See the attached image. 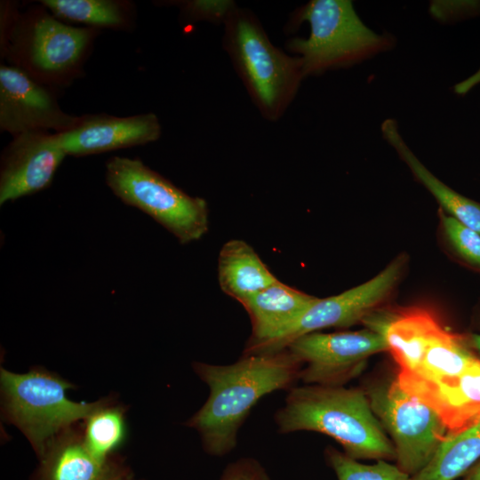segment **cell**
<instances>
[{
    "label": "cell",
    "instance_id": "6da1fadb",
    "mask_svg": "<svg viewBox=\"0 0 480 480\" xmlns=\"http://www.w3.org/2000/svg\"><path fill=\"white\" fill-rule=\"evenodd\" d=\"M363 323L385 339L399 368L396 377L399 386L430 407L456 390L480 366V358L464 339L448 331L427 309L375 311Z\"/></svg>",
    "mask_w": 480,
    "mask_h": 480
},
{
    "label": "cell",
    "instance_id": "7a4b0ae2",
    "mask_svg": "<svg viewBox=\"0 0 480 480\" xmlns=\"http://www.w3.org/2000/svg\"><path fill=\"white\" fill-rule=\"evenodd\" d=\"M193 369L210 394L186 424L200 434L208 454L222 457L236 447L238 430L260 399L293 388L301 364L285 348L244 355L228 365L194 362Z\"/></svg>",
    "mask_w": 480,
    "mask_h": 480
},
{
    "label": "cell",
    "instance_id": "3957f363",
    "mask_svg": "<svg viewBox=\"0 0 480 480\" xmlns=\"http://www.w3.org/2000/svg\"><path fill=\"white\" fill-rule=\"evenodd\" d=\"M289 390L275 414L279 433L314 431L332 437L354 460H396L394 445L363 390L321 385Z\"/></svg>",
    "mask_w": 480,
    "mask_h": 480
},
{
    "label": "cell",
    "instance_id": "277c9868",
    "mask_svg": "<svg viewBox=\"0 0 480 480\" xmlns=\"http://www.w3.org/2000/svg\"><path fill=\"white\" fill-rule=\"evenodd\" d=\"M41 6L23 13L2 11V54L52 89L67 86L82 74L100 30L64 22Z\"/></svg>",
    "mask_w": 480,
    "mask_h": 480
},
{
    "label": "cell",
    "instance_id": "5b68a950",
    "mask_svg": "<svg viewBox=\"0 0 480 480\" xmlns=\"http://www.w3.org/2000/svg\"><path fill=\"white\" fill-rule=\"evenodd\" d=\"M303 21L308 37L292 38L287 48L300 54L304 76L352 66L395 45L390 34L369 28L348 0H312L295 12L292 26Z\"/></svg>",
    "mask_w": 480,
    "mask_h": 480
},
{
    "label": "cell",
    "instance_id": "8992f818",
    "mask_svg": "<svg viewBox=\"0 0 480 480\" xmlns=\"http://www.w3.org/2000/svg\"><path fill=\"white\" fill-rule=\"evenodd\" d=\"M0 387L4 420L22 432L39 459L55 436L84 421L104 401L70 400L67 392L75 386L41 366L26 373L1 368Z\"/></svg>",
    "mask_w": 480,
    "mask_h": 480
},
{
    "label": "cell",
    "instance_id": "52a82bcc",
    "mask_svg": "<svg viewBox=\"0 0 480 480\" xmlns=\"http://www.w3.org/2000/svg\"><path fill=\"white\" fill-rule=\"evenodd\" d=\"M224 46L262 115L276 120L305 77L300 58L274 46L258 20L245 10L227 13Z\"/></svg>",
    "mask_w": 480,
    "mask_h": 480
},
{
    "label": "cell",
    "instance_id": "ba28073f",
    "mask_svg": "<svg viewBox=\"0 0 480 480\" xmlns=\"http://www.w3.org/2000/svg\"><path fill=\"white\" fill-rule=\"evenodd\" d=\"M106 183L124 204L149 215L181 244L198 240L208 230L206 202L186 194L139 158H109Z\"/></svg>",
    "mask_w": 480,
    "mask_h": 480
},
{
    "label": "cell",
    "instance_id": "9c48e42d",
    "mask_svg": "<svg viewBox=\"0 0 480 480\" xmlns=\"http://www.w3.org/2000/svg\"><path fill=\"white\" fill-rule=\"evenodd\" d=\"M367 396L373 413L391 437L396 465L415 476L450 435L442 418L430 406L406 393L396 379L372 387Z\"/></svg>",
    "mask_w": 480,
    "mask_h": 480
},
{
    "label": "cell",
    "instance_id": "30bf717a",
    "mask_svg": "<svg viewBox=\"0 0 480 480\" xmlns=\"http://www.w3.org/2000/svg\"><path fill=\"white\" fill-rule=\"evenodd\" d=\"M287 348L301 364L300 379L307 385L342 386L357 375L367 359L388 351L383 336L371 329L332 333L310 332Z\"/></svg>",
    "mask_w": 480,
    "mask_h": 480
},
{
    "label": "cell",
    "instance_id": "8fae6325",
    "mask_svg": "<svg viewBox=\"0 0 480 480\" xmlns=\"http://www.w3.org/2000/svg\"><path fill=\"white\" fill-rule=\"evenodd\" d=\"M405 261L404 256L398 257L369 281L338 295L318 298L284 335L255 354L285 349L299 337L321 329L363 323L393 292Z\"/></svg>",
    "mask_w": 480,
    "mask_h": 480
},
{
    "label": "cell",
    "instance_id": "7c38bea8",
    "mask_svg": "<svg viewBox=\"0 0 480 480\" xmlns=\"http://www.w3.org/2000/svg\"><path fill=\"white\" fill-rule=\"evenodd\" d=\"M79 120L61 109L53 89L20 68L0 66V129L12 137L32 131L63 132Z\"/></svg>",
    "mask_w": 480,
    "mask_h": 480
},
{
    "label": "cell",
    "instance_id": "4fadbf2b",
    "mask_svg": "<svg viewBox=\"0 0 480 480\" xmlns=\"http://www.w3.org/2000/svg\"><path fill=\"white\" fill-rule=\"evenodd\" d=\"M66 156L54 132L14 136L1 156L0 204L47 188Z\"/></svg>",
    "mask_w": 480,
    "mask_h": 480
},
{
    "label": "cell",
    "instance_id": "5bb4252c",
    "mask_svg": "<svg viewBox=\"0 0 480 480\" xmlns=\"http://www.w3.org/2000/svg\"><path fill=\"white\" fill-rule=\"evenodd\" d=\"M56 134L67 156H84L153 142L161 135V124L153 113L88 114L80 116L71 129Z\"/></svg>",
    "mask_w": 480,
    "mask_h": 480
},
{
    "label": "cell",
    "instance_id": "9a60e30c",
    "mask_svg": "<svg viewBox=\"0 0 480 480\" xmlns=\"http://www.w3.org/2000/svg\"><path fill=\"white\" fill-rule=\"evenodd\" d=\"M39 460L36 480H127L132 476L117 456L93 454L84 443L79 423L55 436Z\"/></svg>",
    "mask_w": 480,
    "mask_h": 480
},
{
    "label": "cell",
    "instance_id": "2e32d148",
    "mask_svg": "<svg viewBox=\"0 0 480 480\" xmlns=\"http://www.w3.org/2000/svg\"><path fill=\"white\" fill-rule=\"evenodd\" d=\"M317 299L278 280L241 302L252 328L244 355L255 354L280 339Z\"/></svg>",
    "mask_w": 480,
    "mask_h": 480
},
{
    "label": "cell",
    "instance_id": "e0dca14e",
    "mask_svg": "<svg viewBox=\"0 0 480 480\" xmlns=\"http://www.w3.org/2000/svg\"><path fill=\"white\" fill-rule=\"evenodd\" d=\"M380 130L384 140L396 150L416 180L430 192L442 208L460 223L480 234V204L459 194L432 174L409 148L395 119H386Z\"/></svg>",
    "mask_w": 480,
    "mask_h": 480
},
{
    "label": "cell",
    "instance_id": "ac0fdd59",
    "mask_svg": "<svg viewBox=\"0 0 480 480\" xmlns=\"http://www.w3.org/2000/svg\"><path fill=\"white\" fill-rule=\"evenodd\" d=\"M218 280L221 290L240 303L278 281L253 248L239 239L220 249Z\"/></svg>",
    "mask_w": 480,
    "mask_h": 480
},
{
    "label": "cell",
    "instance_id": "d6986e66",
    "mask_svg": "<svg viewBox=\"0 0 480 480\" xmlns=\"http://www.w3.org/2000/svg\"><path fill=\"white\" fill-rule=\"evenodd\" d=\"M52 15L64 22L92 28L127 29L134 20V6L122 0H41Z\"/></svg>",
    "mask_w": 480,
    "mask_h": 480
},
{
    "label": "cell",
    "instance_id": "ffe728a7",
    "mask_svg": "<svg viewBox=\"0 0 480 480\" xmlns=\"http://www.w3.org/2000/svg\"><path fill=\"white\" fill-rule=\"evenodd\" d=\"M479 460L480 420L470 428L448 436L412 480H455Z\"/></svg>",
    "mask_w": 480,
    "mask_h": 480
},
{
    "label": "cell",
    "instance_id": "44dd1931",
    "mask_svg": "<svg viewBox=\"0 0 480 480\" xmlns=\"http://www.w3.org/2000/svg\"><path fill=\"white\" fill-rule=\"evenodd\" d=\"M125 412L124 404H118L113 396H106L101 405L84 420V440L93 454L100 458L111 457L124 443Z\"/></svg>",
    "mask_w": 480,
    "mask_h": 480
},
{
    "label": "cell",
    "instance_id": "7402d4cb",
    "mask_svg": "<svg viewBox=\"0 0 480 480\" xmlns=\"http://www.w3.org/2000/svg\"><path fill=\"white\" fill-rule=\"evenodd\" d=\"M328 464L338 480H412V476L388 460L361 463L334 448L325 452Z\"/></svg>",
    "mask_w": 480,
    "mask_h": 480
},
{
    "label": "cell",
    "instance_id": "603a6c76",
    "mask_svg": "<svg viewBox=\"0 0 480 480\" xmlns=\"http://www.w3.org/2000/svg\"><path fill=\"white\" fill-rule=\"evenodd\" d=\"M440 217L444 234L453 251L464 261L480 270V234L443 212Z\"/></svg>",
    "mask_w": 480,
    "mask_h": 480
},
{
    "label": "cell",
    "instance_id": "cb8c5ba5",
    "mask_svg": "<svg viewBox=\"0 0 480 480\" xmlns=\"http://www.w3.org/2000/svg\"><path fill=\"white\" fill-rule=\"evenodd\" d=\"M219 480H272V478L259 460L244 457L228 464Z\"/></svg>",
    "mask_w": 480,
    "mask_h": 480
},
{
    "label": "cell",
    "instance_id": "d4e9b609",
    "mask_svg": "<svg viewBox=\"0 0 480 480\" xmlns=\"http://www.w3.org/2000/svg\"><path fill=\"white\" fill-rule=\"evenodd\" d=\"M480 83V74H474L468 79L463 82L459 83L455 85L454 91L459 94H465L468 92L473 86Z\"/></svg>",
    "mask_w": 480,
    "mask_h": 480
},
{
    "label": "cell",
    "instance_id": "484cf974",
    "mask_svg": "<svg viewBox=\"0 0 480 480\" xmlns=\"http://www.w3.org/2000/svg\"><path fill=\"white\" fill-rule=\"evenodd\" d=\"M463 480H480V460L465 474Z\"/></svg>",
    "mask_w": 480,
    "mask_h": 480
},
{
    "label": "cell",
    "instance_id": "4316f807",
    "mask_svg": "<svg viewBox=\"0 0 480 480\" xmlns=\"http://www.w3.org/2000/svg\"><path fill=\"white\" fill-rule=\"evenodd\" d=\"M472 345L480 353V334H473L471 337Z\"/></svg>",
    "mask_w": 480,
    "mask_h": 480
},
{
    "label": "cell",
    "instance_id": "83f0119b",
    "mask_svg": "<svg viewBox=\"0 0 480 480\" xmlns=\"http://www.w3.org/2000/svg\"><path fill=\"white\" fill-rule=\"evenodd\" d=\"M127 480H134V479L132 478V476H131V477L128 478Z\"/></svg>",
    "mask_w": 480,
    "mask_h": 480
},
{
    "label": "cell",
    "instance_id": "f1b7e54d",
    "mask_svg": "<svg viewBox=\"0 0 480 480\" xmlns=\"http://www.w3.org/2000/svg\"><path fill=\"white\" fill-rule=\"evenodd\" d=\"M476 74H478V75H479V74H480V69H479Z\"/></svg>",
    "mask_w": 480,
    "mask_h": 480
}]
</instances>
